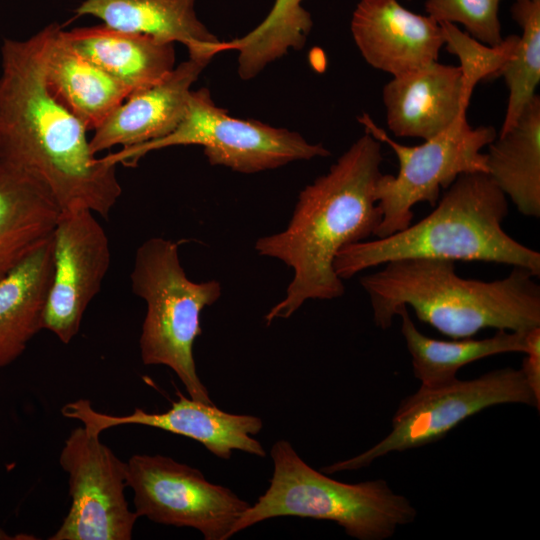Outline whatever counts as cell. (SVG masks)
I'll list each match as a JSON object with an SVG mask.
<instances>
[{
  "instance_id": "cell-7",
  "label": "cell",
  "mask_w": 540,
  "mask_h": 540,
  "mask_svg": "<svg viewBox=\"0 0 540 540\" xmlns=\"http://www.w3.org/2000/svg\"><path fill=\"white\" fill-rule=\"evenodd\" d=\"M199 145L211 165L253 174L288 163L327 157L322 144L299 133L256 120L235 118L217 106L206 88L192 90L184 117L167 136L103 156L110 164L135 166L147 153L172 146Z\"/></svg>"
},
{
  "instance_id": "cell-25",
  "label": "cell",
  "mask_w": 540,
  "mask_h": 540,
  "mask_svg": "<svg viewBox=\"0 0 540 540\" xmlns=\"http://www.w3.org/2000/svg\"><path fill=\"white\" fill-rule=\"evenodd\" d=\"M513 19L522 29L517 48L500 71L509 90L507 109L499 134L511 129L536 96L540 82V0H516Z\"/></svg>"
},
{
  "instance_id": "cell-6",
  "label": "cell",
  "mask_w": 540,
  "mask_h": 540,
  "mask_svg": "<svg viewBox=\"0 0 540 540\" xmlns=\"http://www.w3.org/2000/svg\"><path fill=\"white\" fill-rule=\"evenodd\" d=\"M130 280L133 293L146 304L139 338L143 364L169 367L190 398L214 404L197 374L193 345L202 333L201 312L221 296L220 282L190 280L178 244L162 237L149 238L137 248Z\"/></svg>"
},
{
  "instance_id": "cell-9",
  "label": "cell",
  "mask_w": 540,
  "mask_h": 540,
  "mask_svg": "<svg viewBox=\"0 0 540 540\" xmlns=\"http://www.w3.org/2000/svg\"><path fill=\"white\" fill-rule=\"evenodd\" d=\"M525 404L537 410L538 402L520 369L511 367L488 372L471 380H455L438 388L420 387L400 403L391 431L361 454L325 466L333 474L369 466L393 452L419 448L445 437L475 414L500 404Z\"/></svg>"
},
{
  "instance_id": "cell-27",
  "label": "cell",
  "mask_w": 540,
  "mask_h": 540,
  "mask_svg": "<svg viewBox=\"0 0 540 540\" xmlns=\"http://www.w3.org/2000/svg\"><path fill=\"white\" fill-rule=\"evenodd\" d=\"M500 0H426L425 11L438 23L461 24L489 46L503 41L498 17Z\"/></svg>"
},
{
  "instance_id": "cell-20",
  "label": "cell",
  "mask_w": 540,
  "mask_h": 540,
  "mask_svg": "<svg viewBox=\"0 0 540 540\" xmlns=\"http://www.w3.org/2000/svg\"><path fill=\"white\" fill-rule=\"evenodd\" d=\"M53 275L52 236L0 279V369L43 329Z\"/></svg>"
},
{
  "instance_id": "cell-1",
  "label": "cell",
  "mask_w": 540,
  "mask_h": 540,
  "mask_svg": "<svg viewBox=\"0 0 540 540\" xmlns=\"http://www.w3.org/2000/svg\"><path fill=\"white\" fill-rule=\"evenodd\" d=\"M59 24L1 45L0 163L38 182L61 212L108 217L122 194L116 167L97 157L88 130L49 91L45 64Z\"/></svg>"
},
{
  "instance_id": "cell-2",
  "label": "cell",
  "mask_w": 540,
  "mask_h": 540,
  "mask_svg": "<svg viewBox=\"0 0 540 540\" xmlns=\"http://www.w3.org/2000/svg\"><path fill=\"white\" fill-rule=\"evenodd\" d=\"M382 161L381 142L366 132L327 173L301 190L283 231L256 240L259 255L293 270L285 297L264 317L267 326L289 318L307 300L344 294L334 261L345 246L374 236L381 222L376 185L383 174Z\"/></svg>"
},
{
  "instance_id": "cell-24",
  "label": "cell",
  "mask_w": 540,
  "mask_h": 540,
  "mask_svg": "<svg viewBox=\"0 0 540 540\" xmlns=\"http://www.w3.org/2000/svg\"><path fill=\"white\" fill-rule=\"evenodd\" d=\"M303 1L275 0L258 26L242 37L220 42L218 53L238 51L239 76L244 80L257 76L268 64L304 46L313 23Z\"/></svg>"
},
{
  "instance_id": "cell-16",
  "label": "cell",
  "mask_w": 540,
  "mask_h": 540,
  "mask_svg": "<svg viewBox=\"0 0 540 540\" xmlns=\"http://www.w3.org/2000/svg\"><path fill=\"white\" fill-rule=\"evenodd\" d=\"M389 130L397 137L433 138L466 115V97L459 66L435 61L392 77L382 90Z\"/></svg>"
},
{
  "instance_id": "cell-21",
  "label": "cell",
  "mask_w": 540,
  "mask_h": 540,
  "mask_svg": "<svg viewBox=\"0 0 540 540\" xmlns=\"http://www.w3.org/2000/svg\"><path fill=\"white\" fill-rule=\"evenodd\" d=\"M60 212L38 182L0 163V279L52 236Z\"/></svg>"
},
{
  "instance_id": "cell-19",
  "label": "cell",
  "mask_w": 540,
  "mask_h": 540,
  "mask_svg": "<svg viewBox=\"0 0 540 540\" xmlns=\"http://www.w3.org/2000/svg\"><path fill=\"white\" fill-rule=\"evenodd\" d=\"M51 94L90 131L99 127L130 95L128 89L79 54L58 26L45 64Z\"/></svg>"
},
{
  "instance_id": "cell-28",
  "label": "cell",
  "mask_w": 540,
  "mask_h": 540,
  "mask_svg": "<svg viewBox=\"0 0 540 540\" xmlns=\"http://www.w3.org/2000/svg\"><path fill=\"white\" fill-rule=\"evenodd\" d=\"M526 356L520 370L534 394L540 402V326L526 331Z\"/></svg>"
},
{
  "instance_id": "cell-8",
  "label": "cell",
  "mask_w": 540,
  "mask_h": 540,
  "mask_svg": "<svg viewBox=\"0 0 540 540\" xmlns=\"http://www.w3.org/2000/svg\"><path fill=\"white\" fill-rule=\"evenodd\" d=\"M358 121L367 133L394 151L399 164L396 175L382 174L376 185L382 213L376 238L408 227L414 216L412 208L421 202L434 207L440 190L447 189L460 175L487 173L486 154L481 150L497 137L492 126L473 128L463 115L443 133L420 145L407 146L393 140L368 114Z\"/></svg>"
},
{
  "instance_id": "cell-22",
  "label": "cell",
  "mask_w": 540,
  "mask_h": 540,
  "mask_svg": "<svg viewBox=\"0 0 540 540\" xmlns=\"http://www.w3.org/2000/svg\"><path fill=\"white\" fill-rule=\"evenodd\" d=\"M487 174L527 217H540V98L536 95L515 125L488 145Z\"/></svg>"
},
{
  "instance_id": "cell-18",
  "label": "cell",
  "mask_w": 540,
  "mask_h": 540,
  "mask_svg": "<svg viewBox=\"0 0 540 540\" xmlns=\"http://www.w3.org/2000/svg\"><path fill=\"white\" fill-rule=\"evenodd\" d=\"M196 0H80L75 17L93 16L102 24L159 40L183 44L189 56L213 58L221 41L199 20Z\"/></svg>"
},
{
  "instance_id": "cell-13",
  "label": "cell",
  "mask_w": 540,
  "mask_h": 540,
  "mask_svg": "<svg viewBox=\"0 0 540 540\" xmlns=\"http://www.w3.org/2000/svg\"><path fill=\"white\" fill-rule=\"evenodd\" d=\"M177 397L163 413L136 408L131 414L114 416L95 410L86 399L67 403L61 413L97 434L120 425H144L193 439L221 459H230L233 451L266 456L265 449L254 438L263 428L259 417L228 413L215 404L187 398L179 391Z\"/></svg>"
},
{
  "instance_id": "cell-5",
  "label": "cell",
  "mask_w": 540,
  "mask_h": 540,
  "mask_svg": "<svg viewBox=\"0 0 540 540\" xmlns=\"http://www.w3.org/2000/svg\"><path fill=\"white\" fill-rule=\"evenodd\" d=\"M270 455V485L236 521L232 536L268 519L294 516L335 522L358 540H384L417 516L411 502L383 479L355 484L332 479L309 466L287 440L276 441Z\"/></svg>"
},
{
  "instance_id": "cell-10",
  "label": "cell",
  "mask_w": 540,
  "mask_h": 540,
  "mask_svg": "<svg viewBox=\"0 0 540 540\" xmlns=\"http://www.w3.org/2000/svg\"><path fill=\"white\" fill-rule=\"evenodd\" d=\"M127 464V486L139 517L198 530L205 540H226L250 503L202 472L168 456L135 454Z\"/></svg>"
},
{
  "instance_id": "cell-12",
  "label": "cell",
  "mask_w": 540,
  "mask_h": 540,
  "mask_svg": "<svg viewBox=\"0 0 540 540\" xmlns=\"http://www.w3.org/2000/svg\"><path fill=\"white\" fill-rule=\"evenodd\" d=\"M52 246L53 275L43 329L69 344L109 271L110 242L96 214L77 210L60 212Z\"/></svg>"
},
{
  "instance_id": "cell-4",
  "label": "cell",
  "mask_w": 540,
  "mask_h": 540,
  "mask_svg": "<svg viewBox=\"0 0 540 540\" xmlns=\"http://www.w3.org/2000/svg\"><path fill=\"white\" fill-rule=\"evenodd\" d=\"M507 214V197L487 173L462 174L429 215L386 237L345 246L334 270L347 280L391 261L426 258L507 264L539 276L540 253L504 230Z\"/></svg>"
},
{
  "instance_id": "cell-15",
  "label": "cell",
  "mask_w": 540,
  "mask_h": 540,
  "mask_svg": "<svg viewBox=\"0 0 540 540\" xmlns=\"http://www.w3.org/2000/svg\"><path fill=\"white\" fill-rule=\"evenodd\" d=\"M211 61L189 56L159 82L131 93L93 132L92 152L130 148L170 134L185 115L191 86Z\"/></svg>"
},
{
  "instance_id": "cell-11",
  "label": "cell",
  "mask_w": 540,
  "mask_h": 540,
  "mask_svg": "<svg viewBox=\"0 0 540 540\" xmlns=\"http://www.w3.org/2000/svg\"><path fill=\"white\" fill-rule=\"evenodd\" d=\"M85 426L71 431L59 455L70 509L50 540H130L139 516L125 498L127 464Z\"/></svg>"
},
{
  "instance_id": "cell-14",
  "label": "cell",
  "mask_w": 540,
  "mask_h": 540,
  "mask_svg": "<svg viewBox=\"0 0 540 540\" xmlns=\"http://www.w3.org/2000/svg\"><path fill=\"white\" fill-rule=\"evenodd\" d=\"M350 30L365 61L393 77L437 61L444 45L440 23L406 9L398 0H361Z\"/></svg>"
},
{
  "instance_id": "cell-26",
  "label": "cell",
  "mask_w": 540,
  "mask_h": 540,
  "mask_svg": "<svg viewBox=\"0 0 540 540\" xmlns=\"http://www.w3.org/2000/svg\"><path fill=\"white\" fill-rule=\"evenodd\" d=\"M446 49L458 57L466 97L471 98L478 82L499 77L500 71L514 54L518 35H510L501 43L489 46L461 31L455 24L440 23Z\"/></svg>"
},
{
  "instance_id": "cell-3",
  "label": "cell",
  "mask_w": 540,
  "mask_h": 540,
  "mask_svg": "<svg viewBox=\"0 0 540 540\" xmlns=\"http://www.w3.org/2000/svg\"><path fill=\"white\" fill-rule=\"evenodd\" d=\"M383 266L360 279L381 329L391 326L401 306L452 339L470 338L486 328L540 326L538 276L526 268L513 267L504 278L482 281L459 276L451 260L409 258Z\"/></svg>"
},
{
  "instance_id": "cell-17",
  "label": "cell",
  "mask_w": 540,
  "mask_h": 540,
  "mask_svg": "<svg viewBox=\"0 0 540 540\" xmlns=\"http://www.w3.org/2000/svg\"><path fill=\"white\" fill-rule=\"evenodd\" d=\"M72 47L131 93L147 88L175 67V43L104 24L64 30Z\"/></svg>"
},
{
  "instance_id": "cell-23",
  "label": "cell",
  "mask_w": 540,
  "mask_h": 540,
  "mask_svg": "<svg viewBox=\"0 0 540 540\" xmlns=\"http://www.w3.org/2000/svg\"><path fill=\"white\" fill-rule=\"evenodd\" d=\"M397 316L402 320L401 333L411 355L414 375L424 388H438L454 382L463 366L483 358L526 351L527 330H497L489 338L445 341L419 331L406 306L399 308Z\"/></svg>"
}]
</instances>
